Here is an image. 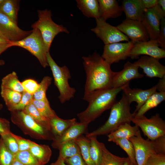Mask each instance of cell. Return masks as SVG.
<instances>
[{
  "mask_svg": "<svg viewBox=\"0 0 165 165\" xmlns=\"http://www.w3.org/2000/svg\"><path fill=\"white\" fill-rule=\"evenodd\" d=\"M12 136L16 139L19 148V151L28 150L32 145V141L26 139L11 132Z\"/></svg>",
  "mask_w": 165,
  "mask_h": 165,
  "instance_id": "cell-44",
  "label": "cell"
},
{
  "mask_svg": "<svg viewBox=\"0 0 165 165\" xmlns=\"http://www.w3.org/2000/svg\"><path fill=\"white\" fill-rule=\"evenodd\" d=\"M1 136L7 149L13 155H16L19 151L18 146L11 132Z\"/></svg>",
  "mask_w": 165,
  "mask_h": 165,
  "instance_id": "cell-40",
  "label": "cell"
},
{
  "mask_svg": "<svg viewBox=\"0 0 165 165\" xmlns=\"http://www.w3.org/2000/svg\"><path fill=\"white\" fill-rule=\"evenodd\" d=\"M12 165H24L18 160L15 159Z\"/></svg>",
  "mask_w": 165,
  "mask_h": 165,
  "instance_id": "cell-55",
  "label": "cell"
},
{
  "mask_svg": "<svg viewBox=\"0 0 165 165\" xmlns=\"http://www.w3.org/2000/svg\"><path fill=\"white\" fill-rule=\"evenodd\" d=\"M158 44L161 48L165 50V18L162 19L160 21L159 36L157 40Z\"/></svg>",
  "mask_w": 165,
  "mask_h": 165,
  "instance_id": "cell-45",
  "label": "cell"
},
{
  "mask_svg": "<svg viewBox=\"0 0 165 165\" xmlns=\"http://www.w3.org/2000/svg\"><path fill=\"white\" fill-rule=\"evenodd\" d=\"M82 59L86 75L83 96L96 90L112 87L114 72L111 65L96 52Z\"/></svg>",
  "mask_w": 165,
  "mask_h": 165,
  "instance_id": "cell-1",
  "label": "cell"
},
{
  "mask_svg": "<svg viewBox=\"0 0 165 165\" xmlns=\"http://www.w3.org/2000/svg\"><path fill=\"white\" fill-rule=\"evenodd\" d=\"M95 19L96 26L91 30L103 41L105 45L124 41H129L128 37L116 27L110 24L105 20L100 18Z\"/></svg>",
  "mask_w": 165,
  "mask_h": 165,
  "instance_id": "cell-10",
  "label": "cell"
},
{
  "mask_svg": "<svg viewBox=\"0 0 165 165\" xmlns=\"http://www.w3.org/2000/svg\"><path fill=\"white\" fill-rule=\"evenodd\" d=\"M1 95L8 109L10 111L20 101L22 93L1 87Z\"/></svg>",
  "mask_w": 165,
  "mask_h": 165,
  "instance_id": "cell-31",
  "label": "cell"
},
{
  "mask_svg": "<svg viewBox=\"0 0 165 165\" xmlns=\"http://www.w3.org/2000/svg\"><path fill=\"white\" fill-rule=\"evenodd\" d=\"M10 42L9 43L0 45V55L8 48L12 47Z\"/></svg>",
  "mask_w": 165,
  "mask_h": 165,
  "instance_id": "cell-51",
  "label": "cell"
},
{
  "mask_svg": "<svg viewBox=\"0 0 165 165\" xmlns=\"http://www.w3.org/2000/svg\"><path fill=\"white\" fill-rule=\"evenodd\" d=\"M0 30L6 38L11 42L19 41L29 35L32 30L24 31L17 24L4 15L0 13Z\"/></svg>",
  "mask_w": 165,
  "mask_h": 165,
  "instance_id": "cell-16",
  "label": "cell"
},
{
  "mask_svg": "<svg viewBox=\"0 0 165 165\" xmlns=\"http://www.w3.org/2000/svg\"><path fill=\"white\" fill-rule=\"evenodd\" d=\"M3 105H2L0 103V111H1L2 108H3Z\"/></svg>",
  "mask_w": 165,
  "mask_h": 165,
  "instance_id": "cell-58",
  "label": "cell"
},
{
  "mask_svg": "<svg viewBox=\"0 0 165 165\" xmlns=\"http://www.w3.org/2000/svg\"><path fill=\"white\" fill-rule=\"evenodd\" d=\"M158 5L160 6L163 12L165 13V0H158Z\"/></svg>",
  "mask_w": 165,
  "mask_h": 165,
  "instance_id": "cell-52",
  "label": "cell"
},
{
  "mask_svg": "<svg viewBox=\"0 0 165 165\" xmlns=\"http://www.w3.org/2000/svg\"><path fill=\"white\" fill-rule=\"evenodd\" d=\"M0 36L2 37L8 39L6 38L3 35L0 30Z\"/></svg>",
  "mask_w": 165,
  "mask_h": 165,
  "instance_id": "cell-57",
  "label": "cell"
},
{
  "mask_svg": "<svg viewBox=\"0 0 165 165\" xmlns=\"http://www.w3.org/2000/svg\"><path fill=\"white\" fill-rule=\"evenodd\" d=\"M165 16V13L158 5L153 8L146 10L142 22L147 31L150 40H157L158 38L160 21Z\"/></svg>",
  "mask_w": 165,
  "mask_h": 165,
  "instance_id": "cell-11",
  "label": "cell"
},
{
  "mask_svg": "<svg viewBox=\"0 0 165 165\" xmlns=\"http://www.w3.org/2000/svg\"><path fill=\"white\" fill-rule=\"evenodd\" d=\"M5 64V62L4 60L0 59V66L3 65Z\"/></svg>",
  "mask_w": 165,
  "mask_h": 165,
  "instance_id": "cell-56",
  "label": "cell"
},
{
  "mask_svg": "<svg viewBox=\"0 0 165 165\" xmlns=\"http://www.w3.org/2000/svg\"><path fill=\"white\" fill-rule=\"evenodd\" d=\"M146 9L153 8L158 5V0H142Z\"/></svg>",
  "mask_w": 165,
  "mask_h": 165,
  "instance_id": "cell-48",
  "label": "cell"
},
{
  "mask_svg": "<svg viewBox=\"0 0 165 165\" xmlns=\"http://www.w3.org/2000/svg\"><path fill=\"white\" fill-rule=\"evenodd\" d=\"M10 129L9 121L6 119L0 117V135L10 133Z\"/></svg>",
  "mask_w": 165,
  "mask_h": 165,
  "instance_id": "cell-47",
  "label": "cell"
},
{
  "mask_svg": "<svg viewBox=\"0 0 165 165\" xmlns=\"http://www.w3.org/2000/svg\"><path fill=\"white\" fill-rule=\"evenodd\" d=\"M38 20L31 25L33 29H38L40 31L47 52L55 37L61 32L69 33L67 28L62 25L55 23L51 18V11L47 9L38 11Z\"/></svg>",
  "mask_w": 165,
  "mask_h": 165,
  "instance_id": "cell-6",
  "label": "cell"
},
{
  "mask_svg": "<svg viewBox=\"0 0 165 165\" xmlns=\"http://www.w3.org/2000/svg\"><path fill=\"white\" fill-rule=\"evenodd\" d=\"M11 46L20 47L29 51L35 57L44 68L49 66L47 59L48 53L45 48L43 40L40 31L33 29L28 36L19 41L11 42Z\"/></svg>",
  "mask_w": 165,
  "mask_h": 165,
  "instance_id": "cell-8",
  "label": "cell"
},
{
  "mask_svg": "<svg viewBox=\"0 0 165 165\" xmlns=\"http://www.w3.org/2000/svg\"><path fill=\"white\" fill-rule=\"evenodd\" d=\"M140 132L139 128L137 125L131 126L128 123H125L120 125L115 131L107 135L108 141H112L118 138L129 139L137 136Z\"/></svg>",
  "mask_w": 165,
  "mask_h": 165,
  "instance_id": "cell-22",
  "label": "cell"
},
{
  "mask_svg": "<svg viewBox=\"0 0 165 165\" xmlns=\"http://www.w3.org/2000/svg\"><path fill=\"white\" fill-rule=\"evenodd\" d=\"M47 59L49 66L52 71L55 85L59 93L58 97L60 102L64 103L74 97L76 90L70 86L68 80L71 75L68 68L65 65L58 66L51 57L49 52L47 53Z\"/></svg>",
  "mask_w": 165,
  "mask_h": 165,
  "instance_id": "cell-5",
  "label": "cell"
},
{
  "mask_svg": "<svg viewBox=\"0 0 165 165\" xmlns=\"http://www.w3.org/2000/svg\"><path fill=\"white\" fill-rule=\"evenodd\" d=\"M165 100V92H156L148 98L135 113L132 114L133 117L144 115L148 111L156 107Z\"/></svg>",
  "mask_w": 165,
  "mask_h": 165,
  "instance_id": "cell-26",
  "label": "cell"
},
{
  "mask_svg": "<svg viewBox=\"0 0 165 165\" xmlns=\"http://www.w3.org/2000/svg\"><path fill=\"white\" fill-rule=\"evenodd\" d=\"M21 84L24 91L33 95L39 86V84L36 81L31 79H26L21 82Z\"/></svg>",
  "mask_w": 165,
  "mask_h": 165,
  "instance_id": "cell-43",
  "label": "cell"
},
{
  "mask_svg": "<svg viewBox=\"0 0 165 165\" xmlns=\"http://www.w3.org/2000/svg\"><path fill=\"white\" fill-rule=\"evenodd\" d=\"M132 122L140 128L148 139L154 140L165 136V121L158 113L148 118L145 115L134 117Z\"/></svg>",
  "mask_w": 165,
  "mask_h": 165,
  "instance_id": "cell-9",
  "label": "cell"
},
{
  "mask_svg": "<svg viewBox=\"0 0 165 165\" xmlns=\"http://www.w3.org/2000/svg\"><path fill=\"white\" fill-rule=\"evenodd\" d=\"M77 6L83 14L88 17L100 18L99 5L97 0H77Z\"/></svg>",
  "mask_w": 165,
  "mask_h": 165,
  "instance_id": "cell-25",
  "label": "cell"
},
{
  "mask_svg": "<svg viewBox=\"0 0 165 165\" xmlns=\"http://www.w3.org/2000/svg\"><path fill=\"white\" fill-rule=\"evenodd\" d=\"M14 157L24 165H42L29 150L19 151Z\"/></svg>",
  "mask_w": 165,
  "mask_h": 165,
  "instance_id": "cell-38",
  "label": "cell"
},
{
  "mask_svg": "<svg viewBox=\"0 0 165 165\" xmlns=\"http://www.w3.org/2000/svg\"><path fill=\"white\" fill-rule=\"evenodd\" d=\"M15 159L14 155L10 152L5 145L2 138H0V165H12Z\"/></svg>",
  "mask_w": 165,
  "mask_h": 165,
  "instance_id": "cell-39",
  "label": "cell"
},
{
  "mask_svg": "<svg viewBox=\"0 0 165 165\" xmlns=\"http://www.w3.org/2000/svg\"><path fill=\"white\" fill-rule=\"evenodd\" d=\"M1 87L21 93L24 91L21 82L19 80L16 73L14 72L9 74L2 79Z\"/></svg>",
  "mask_w": 165,
  "mask_h": 165,
  "instance_id": "cell-30",
  "label": "cell"
},
{
  "mask_svg": "<svg viewBox=\"0 0 165 165\" xmlns=\"http://www.w3.org/2000/svg\"><path fill=\"white\" fill-rule=\"evenodd\" d=\"M33 99V95L24 91L22 93L21 99L19 103L14 106L10 111H22L31 103Z\"/></svg>",
  "mask_w": 165,
  "mask_h": 165,
  "instance_id": "cell-41",
  "label": "cell"
},
{
  "mask_svg": "<svg viewBox=\"0 0 165 165\" xmlns=\"http://www.w3.org/2000/svg\"><path fill=\"white\" fill-rule=\"evenodd\" d=\"M49 121L51 132L54 138L61 136L77 122L75 118L64 119L59 118L57 115L50 119Z\"/></svg>",
  "mask_w": 165,
  "mask_h": 165,
  "instance_id": "cell-23",
  "label": "cell"
},
{
  "mask_svg": "<svg viewBox=\"0 0 165 165\" xmlns=\"http://www.w3.org/2000/svg\"><path fill=\"white\" fill-rule=\"evenodd\" d=\"M11 42L8 39L0 36V45L10 43Z\"/></svg>",
  "mask_w": 165,
  "mask_h": 165,
  "instance_id": "cell-53",
  "label": "cell"
},
{
  "mask_svg": "<svg viewBox=\"0 0 165 165\" xmlns=\"http://www.w3.org/2000/svg\"><path fill=\"white\" fill-rule=\"evenodd\" d=\"M157 90L159 92H165V76L159 81L157 84Z\"/></svg>",
  "mask_w": 165,
  "mask_h": 165,
  "instance_id": "cell-49",
  "label": "cell"
},
{
  "mask_svg": "<svg viewBox=\"0 0 165 165\" xmlns=\"http://www.w3.org/2000/svg\"><path fill=\"white\" fill-rule=\"evenodd\" d=\"M122 90L130 104L133 102L137 103L136 108L132 113L134 114L138 111L151 95L157 92V86L156 85L146 90L132 89L130 87L129 83H128L125 86Z\"/></svg>",
  "mask_w": 165,
  "mask_h": 165,
  "instance_id": "cell-18",
  "label": "cell"
},
{
  "mask_svg": "<svg viewBox=\"0 0 165 165\" xmlns=\"http://www.w3.org/2000/svg\"><path fill=\"white\" fill-rule=\"evenodd\" d=\"M129 140L134 148L137 165H144L148 159L152 154H165V136L151 140L144 139L140 132Z\"/></svg>",
  "mask_w": 165,
  "mask_h": 165,
  "instance_id": "cell-4",
  "label": "cell"
},
{
  "mask_svg": "<svg viewBox=\"0 0 165 165\" xmlns=\"http://www.w3.org/2000/svg\"><path fill=\"white\" fill-rule=\"evenodd\" d=\"M121 7L126 19L142 22L146 10L142 0H124Z\"/></svg>",
  "mask_w": 165,
  "mask_h": 165,
  "instance_id": "cell-20",
  "label": "cell"
},
{
  "mask_svg": "<svg viewBox=\"0 0 165 165\" xmlns=\"http://www.w3.org/2000/svg\"><path fill=\"white\" fill-rule=\"evenodd\" d=\"M87 138L90 141L89 152L91 158L95 165H100L102 153L97 136H92Z\"/></svg>",
  "mask_w": 165,
  "mask_h": 165,
  "instance_id": "cell-36",
  "label": "cell"
},
{
  "mask_svg": "<svg viewBox=\"0 0 165 165\" xmlns=\"http://www.w3.org/2000/svg\"><path fill=\"white\" fill-rule=\"evenodd\" d=\"M98 145L102 153L100 165H121L126 161L127 158L120 157L112 154L103 143L98 141Z\"/></svg>",
  "mask_w": 165,
  "mask_h": 165,
  "instance_id": "cell-28",
  "label": "cell"
},
{
  "mask_svg": "<svg viewBox=\"0 0 165 165\" xmlns=\"http://www.w3.org/2000/svg\"><path fill=\"white\" fill-rule=\"evenodd\" d=\"M22 111L39 124L51 132L49 119L43 116L40 113L32 101Z\"/></svg>",
  "mask_w": 165,
  "mask_h": 165,
  "instance_id": "cell-29",
  "label": "cell"
},
{
  "mask_svg": "<svg viewBox=\"0 0 165 165\" xmlns=\"http://www.w3.org/2000/svg\"><path fill=\"white\" fill-rule=\"evenodd\" d=\"M134 63L142 69L143 72L148 77L162 79L165 76V67L159 62L158 59L144 55Z\"/></svg>",
  "mask_w": 165,
  "mask_h": 165,
  "instance_id": "cell-17",
  "label": "cell"
},
{
  "mask_svg": "<svg viewBox=\"0 0 165 165\" xmlns=\"http://www.w3.org/2000/svg\"><path fill=\"white\" fill-rule=\"evenodd\" d=\"M32 103L40 113L49 119L56 115L50 106L47 99L44 100H36L33 99Z\"/></svg>",
  "mask_w": 165,
  "mask_h": 165,
  "instance_id": "cell-34",
  "label": "cell"
},
{
  "mask_svg": "<svg viewBox=\"0 0 165 165\" xmlns=\"http://www.w3.org/2000/svg\"><path fill=\"white\" fill-rule=\"evenodd\" d=\"M121 165H136L132 163L128 157L127 158L125 162Z\"/></svg>",
  "mask_w": 165,
  "mask_h": 165,
  "instance_id": "cell-54",
  "label": "cell"
},
{
  "mask_svg": "<svg viewBox=\"0 0 165 165\" xmlns=\"http://www.w3.org/2000/svg\"><path fill=\"white\" fill-rule=\"evenodd\" d=\"M29 151L42 165H45L49 162L52 154L49 145H39L33 141Z\"/></svg>",
  "mask_w": 165,
  "mask_h": 165,
  "instance_id": "cell-24",
  "label": "cell"
},
{
  "mask_svg": "<svg viewBox=\"0 0 165 165\" xmlns=\"http://www.w3.org/2000/svg\"><path fill=\"white\" fill-rule=\"evenodd\" d=\"M139 67L134 63L127 61L122 70L113 72L112 87H120L129 83L130 81L133 79L143 78L144 75L139 72Z\"/></svg>",
  "mask_w": 165,
  "mask_h": 165,
  "instance_id": "cell-15",
  "label": "cell"
},
{
  "mask_svg": "<svg viewBox=\"0 0 165 165\" xmlns=\"http://www.w3.org/2000/svg\"><path fill=\"white\" fill-rule=\"evenodd\" d=\"M112 142L115 143L123 149L128 155V157L131 161L137 165L134 148L133 144L129 139L118 138L114 140Z\"/></svg>",
  "mask_w": 165,
  "mask_h": 165,
  "instance_id": "cell-35",
  "label": "cell"
},
{
  "mask_svg": "<svg viewBox=\"0 0 165 165\" xmlns=\"http://www.w3.org/2000/svg\"><path fill=\"white\" fill-rule=\"evenodd\" d=\"M144 165H165V154H152L148 159Z\"/></svg>",
  "mask_w": 165,
  "mask_h": 165,
  "instance_id": "cell-42",
  "label": "cell"
},
{
  "mask_svg": "<svg viewBox=\"0 0 165 165\" xmlns=\"http://www.w3.org/2000/svg\"><path fill=\"white\" fill-rule=\"evenodd\" d=\"M133 45L134 44L130 41L105 45L101 56L111 65L113 63H118L129 57Z\"/></svg>",
  "mask_w": 165,
  "mask_h": 165,
  "instance_id": "cell-12",
  "label": "cell"
},
{
  "mask_svg": "<svg viewBox=\"0 0 165 165\" xmlns=\"http://www.w3.org/2000/svg\"><path fill=\"white\" fill-rule=\"evenodd\" d=\"M65 162L70 165H86L80 153L66 158Z\"/></svg>",
  "mask_w": 165,
  "mask_h": 165,
  "instance_id": "cell-46",
  "label": "cell"
},
{
  "mask_svg": "<svg viewBox=\"0 0 165 165\" xmlns=\"http://www.w3.org/2000/svg\"><path fill=\"white\" fill-rule=\"evenodd\" d=\"M74 140L79 148L81 154L86 165H95L90 155V140L81 135Z\"/></svg>",
  "mask_w": 165,
  "mask_h": 165,
  "instance_id": "cell-32",
  "label": "cell"
},
{
  "mask_svg": "<svg viewBox=\"0 0 165 165\" xmlns=\"http://www.w3.org/2000/svg\"><path fill=\"white\" fill-rule=\"evenodd\" d=\"M125 85L96 90L83 96V99L88 102V105L84 111L78 114L80 122L89 124L104 112L110 109L116 102L117 96Z\"/></svg>",
  "mask_w": 165,
  "mask_h": 165,
  "instance_id": "cell-2",
  "label": "cell"
},
{
  "mask_svg": "<svg viewBox=\"0 0 165 165\" xmlns=\"http://www.w3.org/2000/svg\"><path fill=\"white\" fill-rule=\"evenodd\" d=\"M4 0H0V6L3 2Z\"/></svg>",
  "mask_w": 165,
  "mask_h": 165,
  "instance_id": "cell-59",
  "label": "cell"
},
{
  "mask_svg": "<svg viewBox=\"0 0 165 165\" xmlns=\"http://www.w3.org/2000/svg\"><path fill=\"white\" fill-rule=\"evenodd\" d=\"M19 2L16 0H4L0 6V13L6 16L17 24Z\"/></svg>",
  "mask_w": 165,
  "mask_h": 165,
  "instance_id": "cell-27",
  "label": "cell"
},
{
  "mask_svg": "<svg viewBox=\"0 0 165 165\" xmlns=\"http://www.w3.org/2000/svg\"><path fill=\"white\" fill-rule=\"evenodd\" d=\"M52 78L49 76L44 77L37 90L33 95V99L36 100H44L47 98L46 92L49 86L51 85Z\"/></svg>",
  "mask_w": 165,
  "mask_h": 165,
  "instance_id": "cell-37",
  "label": "cell"
},
{
  "mask_svg": "<svg viewBox=\"0 0 165 165\" xmlns=\"http://www.w3.org/2000/svg\"><path fill=\"white\" fill-rule=\"evenodd\" d=\"M130 105L123 94L121 99L112 106L109 117L105 124L93 131L86 133V137L108 135L122 124H130L133 118L130 112Z\"/></svg>",
  "mask_w": 165,
  "mask_h": 165,
  "instance_id": "cell-3",
  "label": "cell"
},
{
  "mask_svg": "<svg viewBox=\"0 0 165 165\" xmlns=\"http://www.w3.org/2000/svg\"><path fill=\"white\" fill-rule=\"evenodd\" d=\"M50 165H70L65 163V160L59 156L57 160L54 162L52 163Z\"/></svg>",
  "mask_w": 165,
  "mask_h": 165,
  "instance_id": "cell-50",
  "label": "cell"
},
{
  "mask_svg": "<svg viewBox=\"0 0 165 165\" xmlns=\"http://www.w3.org/2000/svg\"><path fill=\"white\" fill-rule=\"evenodd\" d=\"M100 18L105 20L115 18L122 15L123 12L116 0H99Z\"/></svg>",
  "mask_w": 165,
  "mask_h": 165,
  "instance_id": "cell-21",
  "label": "cell"
},
{
  "mask_svg": "<svg viewBox=\"0 0 165 165\" xmlns=\"http://www.w3.org/2000/svg\"><path fill=\"white\" fill-rule=\"evenodd\" d=\"M59 156L64 160L80 153L79 148L74 140L67 142L61 145L58 149Z\"/></svg>",
  "mask_w": 165,
  "mask_h": 165,
  "instance_id": "cell-33",
  "label": "cell"
},
{
  "mask_svg": "<svg viewBox=\"0 0 165 165\" xmlns=\"http://www.w3.org/2000/svg\"><path fill=\"white\" fill-rule=\"evenodd\" d=\"M117 28L130 39L133 44L150 40L147 31L140 21L126 19Z\"/></svg>",
  "mask_w": 165,
  "mask_h": 165,
  "instance_id": "cell-13",
  "label": "cell"
},
{
  "mask_svg": "<svg viewBox=\"0 0 165 165\" xmlns=\"http://www.w3.org/2000/svg\"><path fill=\"white\" fill-rule=\"evenodd\" d=\"M141 55H147L160 59L165 57V50L160 48L157 40L138 42L134 44L129 57L138 59Z\"/></svg>",
  "mask_w": 165,
  "mask_h": 165,
  "instance_id": "cell-14",
  "label": "cell"
},
{
  "mask_svg": "<svg viewBox=\"0 0 165 165\" xmlns=\"http://www.w3.org/2000/svg\"><path fill=\"white\" fill-rule=\"evenodd\" d=\"M88 125L85 123L77 122L68 128L61 136L53 138L52 143V147L58 149L63 144L74 140L82 134L86 133Z\"/></svg>",
  "mask_w": 165,
  "mask_h": 165,
  "instance_id": "cell-19",
  "label": "cell"
},
{
  "mask_svg": "<svg viewBox=\"0 0 165 165\" xmlns=\"http://www.w3.org/2000/svg\"><path fill=\"white\" fill-rule=\"evenodd\" d=\"M11 112V119L25 134L37 139L53 140L54 137L51 132L36 122L23 111Z\"/></svg>",
  "mask_w": 165,
  "mask_h": 165,
  "instance_id": "cell-7",
  "label": "cell"
}]
</instances>
